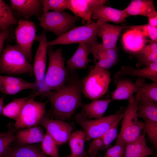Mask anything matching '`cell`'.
I'll return each mask as SVG.
<instances>
[{"label":"cell","instance_id":"obj_27","mask_svg":"<svg viewBox=\"0 0 157 157\" xmlns=\"http://www.w3.org/2000/svg\"><path fill=\"white\" fill-rule=\"evenodd\" d=\"M135 83L137 87V90L136 94L134 97L136 100L144 99L157 104V82L147 83L144 79L138 78Z\"/></svg>","mask_w":157,"mask_h":157},{"label":"cell","instance_id":"obj_41","mask_svg":"<svg viewBox=\"0 0 157 157\" xmlns=\"http://www.w3.org/2000/svg\"><path fill=\"white\" fill-rule=\"evenodd\" d=\"M106 147L104 145L101 137L95 139L90 143L86 153L89 157H92L97 155L100 150H103Z\"/></svg>","mask_w":157,"mask_h":157},{"label":"cell","instance_id":"obj_30","mask_svg":"<svg viewBox=\"0 0 157 157\" xmlns=\"http://www.w3.org/2000/svg\"><path fill=\"white\" fill-rule=\"evenodd\" d=\"M136 101L138 117L144 120H149L157 122V104L144 99H140Z\"/></svg>","mask_w":157,"mask_h":157},{"label":"cell","instance_id":"obj_22","mask_svg":"<svg viewBox=\"0 0 157 157\" xmlns=\"http://www.w3.org/2000/svg\"><path fill=\"white\" fill-rule=\"evenodd\" d=\"M123 10L127 17L139 15L148 17L157 12L152 0H131Z\"/></svg>","mask_w":157,"mask_h":157},{"label":"cell","instance_id":"obj_42","mask_svg":"<svg viewBox=\"0 0 157 157\" xmlns=\"http://www.w3.org/2000/svg\"><path fill=\"white\" fill-rule=\"evenodd\" d=\"M10 32L8 29L1 31L0 32V55L5 41L9 36Z\"/></svg>","mask_w":157,"mask_h":157},{"label":"cell","instance_id":"obj_4","mask_svg":"<svg viewBox=\"0 0 157 157\" xmlns=\"http://www.w3.org/2000/svg\"><path fill=\"white\" fill-rule=\"evenodd\" d=\"M108 70L95 65L81 80L82 93L86 97L92 100L99 99L107 92L110 81Z\"/></svg>","mask_w":157,"mask_h":157},{"label":"cell","instance_id":"obj_2","mask_svg":"<svg viewBox=\"0 0 157 157\" xmlns=\"http://www.w3.org/2000/svg\"><path fill=\"white\" fill-rule=\"evenodd\" d=\"M48 50L47 69L42 87L31 95L34 98L45 92L59 88L65 83L69 76V71L65 67L61 49L54 51L50 48Z\"/></svg>","mask_w":157,"mask_h":157},{"label":"cell","instance_id":"obj_18","mask_svg":"<svg viewBox=\"0 0 157 157\" xmlns=\"http://www.w3.org/2000/svg\"><path fill=\"white\" fill-rule=\"evenodd\" d=\"M150 41L139 33L131 29L126 31L122 37L124 49L129 52L137 54Z\"/></svg>","mask_w":157,"mask_h":157},{"label":"cell","instance_id":"obj_38","mask_svg":"<svg viewBox=\"0 0 157 157\" xmlns=\"http://www.w3.org/2000/svg\"><path fill=\"white\" fill-rule=\"evenodd\" d=\"M143 130L145 132L155 148L157 147V122L149 120H144Z\"/></svg>","mask_w":157,"mask_h":157},{"label":"cell","instance_id":"obj_12","mask_svg":"<svg viewBox=\"0 0 157 157\" xmlns=\"http://www.w3.org/2000/svg\"><path fill=\"white\" fill-rule=\"evenodd\" d=\"M36 40L39 44L37 50L33 67L34 74L36 79L35 83L38 89L42 86L45 74L47 63V53L48 48L45 30L36 37Z\"/></svg>","mask_w":157,"mask_h":157},{"label":"cell","instance_id":"obj_36","mask_svg":"<svg viewBox=\"0 0 157 157\" xmlns=\"http://www.w3.org/2000/svg\"><path fill=\"white\" fill-rule=\"evenodd\" d=\"M128 28L139 33L148 40L157 42V27L151 26L148 24L138 26H128Z\"/></svg>","mask_w":157,"mask_h":157},{"label":"cell","instance_id":"obj_39","mask_svg":"<svg viewBox=\"0 0 157 157\" xmlns=\"http://www.w3.org/2000/svg\"><path fill=\"white\" fill-rule=\"evenodd\" d=\"M123 117L119 118L115 121L111 127L101 137L104 144L106 147L108 146L117 137L118 126Z\"/></svg>","mask_w":157,"mask_h":157},{"label":"cell","instance_id":"obj_32","mask_svg":"<svg viewBox=\"0 0 157 157\" xmlns=\"http://www.w3.org/2000/svg\"><path fill=\"white\" fill-rule=\"evenodd\" d=\"M30 96L15 99L3 106L2 114L9 118L16 120L22 108Z\"/></svg>","mask_w":157,"mask_h":157},{"label":"cell","instance_id":"obj_33","mask_svg":"<svg viewBox=\"0 0 157 157\" xmlns=\"http://www.w3.org/2000/svg\"><path fill=\"white\" fill-rule=\"evenodd\" d=\"M16 22L11 8L3 1L0 0V30L8 29Z\"/></svg>","mask_w":157,"mask_h":157},{"label":"cell","instance_id":"obj_34","mask_svg":"<svg viewBox=\"0 0 157 157\" xmlns=\"http://www.w3.org/2000/svg\"><path fill=\"white\" fill-rule=\"evenodd\" d=\"M8 128L6 132L0 133V157H3L11 144L16 139L14 125L13 126L10 124L8 125Z\"/></svg>","mask_w":157,"mask_h":157},{"label":"cell","instance_id":"obj_21","mask_svg":"<svg viewBox=\"0 0 157 157\" xmlns=\"http://www.w3.org/2000/svg\"><path fill=\"white\" fill-rule=\"evenodd\" d=\"M116 88L111 94L112 101L127 100L133 99L137 87L135 83L126 79H115Z\"/></svg>","mask_w":157,"mask_h":157},{"label":"cell","instance_id":"obj_11","mask_svg":"<svg viewBox=\"0 0 157 157\" xmlns=\"http://www.w3.org/2000/svg\"><path fill=\"white\" fill-rule=\"evenodd\" d=\"M39 124L44 128L57 145L63 144L69 140L72 127L63 120L50 119L44 115Z\"/></svg>","mask_w":157,"mask_h":157},{"label":"cell","instance_id":"obj_7","mask_svg":"<svg viewBox=\"0 0 157 157\" xmlns=\"http://www.w3.org/2000/svg\"><path fill=\"white\" fill-rule=\"evenodd\" d=\"M128 102L122 118L121 131L117 138L126 144L140 136L144 126V123L138 120L137 101L135 97Z\"/></svg>","mask_w":157,"mask_h":157},{"label":"cell","instance_id":"obj_19","mask_svg":"<svg viewBox=\"0 0 157 157\" xmlns=\"http://www.w3.org/2000/svg\"><path fill=\"white\" fill-rule=\"evenodd\" d=\"M90 53L88 46L85 43L78 44L76 51L66 61L67 69L73 71L78 69H86L88 63L91 61L88 56Z\"/></svg>","mask_w":157,"mask_h":157},{"label":"cell","instance_id":"obj_37","mask_svg":"<svg viewBox=\"0 0 157 157\" xmlns=\"http://www.w3.org/2000/svg\"><path fill=\"white\" fill-rule=\"evenodd\" d=\"M43 13L50 10L54 12H63L67 9V0H43L40 1Z\"/></svg>","mask_w":157,"mask_h":157},{"label":"cell","instance_id":"obj_16","mask_svg":"<svg viewBox=\"0 0 157 157\" xmlns=\"http://www.w3.org/2000/svg\"><path fill=\"white\" fill-rule=\"evenodd\" d=\"M127 75L140 78H148L153 82L157 83V62L141 69H136L129 66H122L120 69L115 74V79L122 78Z\"/></svg>","mask_w":157,"mask_h":157},{"label":"cell","instance_id":"obj_43","mask_svg":"<svg viewBox=\"0 0 157 157\" xmlns=\"http://www.w3.org/2000/svg\"><path fill=\"white\" fill-rule=\"evenodd\" d=\"M148 24L150 26L157 27V12L148 17Z\"/></svg>","mask_w":157,"mask_h":157},{"label":"cell","instance_id":"obj_15","mask_svg":"<svg viewBox=\"0 0 157 157\" xmlns=\"http://www.w3.org/2000/svg\"><path fill=\"white\" fill-rule=\"evenodd\" d=\"M28 89H38L35 83H30L20 78L0 75V91L4 94L13 95Z\"/></svg>","mask_w":157,"mask_h":157},{"label":"cell","instance_id":"obj_44","mask_svg":"<svg viewBox=\"0 0 157 157\" xmlns=\"http://www.w3.org/2000/svg\"><path fill=\"white\" fill-rule=\"evenodd\" d=\"M3 98L1 97L0 98V115L2 112L3 107Z\"/></svg>","mask_w":157,"mask_h":157},{"label":"cell","instance_id":"obj_9","mask_svg":"<svg viewBox=\"0 0 157 157\" xmlns=\"http://www.w3.org/2000/svg\"><path fill=\"white\" fill-rule=\"evenodd\" d=\"M30 96L14 124L16 130L36 126L44 115L47 101H37L34 99V98Z\"/></svg>","mask_w":157,"mask_h":157},{"label":"cell","instance_id":"obj_46","mask_svg":"<svg viewBox=\"0 0 157 157\" xmlns=\"http://www.w3.org/2000/svg\"><path fill=\"white\" fill-rule=\"evenodd\" d=\"M96 156V155H95L93 156L92 157H95Z\"/></svg>","mask_w":157,"mask_h":157},{"label":"cell","instance_id":"obj_5","mask_svg":"<svg viewBox=\"0 0 157 157\" xmlns=\"http://www.w3.org/2000/svg\"><path fill=\"white\" fill-rule=\"evenodd\" d=\"M102 22L91 21L85 25L74 27L56 39L48 42V47L57 44H68L84 43L88 45L98 43L97 33Z\"/></svg>","mask_w":157,"mask_h":157},{"label":"cell","instance_id":"obj_26","mask_svg":"<svg viewBox=\"0 0 157 157\" xmlns=\"http://www.w3.org/2000/svg\"><path fill=\"white\" fill-rule=\"evenodd\" d=\"M3 157H47L36 146L31 144L10 146Z\"/></svg>","mask_w":157,"mask_h":157},{"label":"cell","instance_id":"obj_24","mask_svg":"<svg viewBox=\"0 0 157 157\" xmlns=\"http://www.w3.org/2000/svg\"><path fill=\"white\" fill-rule=\"evenodd\" d=\"M154 154L147 145L144 135H140L137 139L126 144L123 157H147Z\"/></svg>","mask_w":157,"mask_h":157},{"label":"cell","instance_id":"obj_20","mask_svg":"<svg viewBox=\"0 0 157 157\" xmlns=\"http://www.w3.org/2000/svg\"><path fill=\"white\" fill-rule=\"evenodd\" d=\"M10 2L12 8L17 10L20 15L25 17L39 15L42 10L40 1L11 0Z\"/></svg>","mask_w":157,"mask_h":157},{"label":"cell","instance_id":"obj_23","mask_svg":"<svg viewBox=\"0 0 157 157\" xmlns=\"http://www.w3.org/2000/svg\"><path fill=\"white\" fill-rule=\"evenodd\" d=\"M45 134L42 128L35 126L19 130L16 133L17 145H22L41 142Z\"/></svg>","mask_w":157,"mask_h":157},{"label":"cell","instance_id":"obj_45","mask_svg":"<svg viewBox=\"0 0 157 157\" xmlns=\"http://www.w3.org/2000/svg\"><path fill=\"white\" fill-rule=\"evenodd\" d=\"M67 157H79L74 156H72L71 155V156H68Z\"/></svg>","mask_w":157,"mask_h":157},{"label":"cell","instance_id":"obj_31","mask_svg":"<svg viewBox=\"0 0 157 157\" xmlns=\"http://www.w3.org/2000/svg\"><path fill=\"white\" fill-rule=\"evenodd\" d=\"M138 54L139 62L146 66L157 62V43L150 41Z\"/></svg>","mask_w":157,"mask_h":157},{"label":"cell","instance_id":"obj_35","mask_svg":"<svg viewBox=\"0 0 157 157\" xmlns=\"http://www.w3.org/2000/svg\"><path fill=\"white\" fill-rule=\"evenodd\" d=\"M41 142L42 151L45 155L51 157H58L57 145L53 138L47 131Z\"/></svg>","mask_w":157,"mask_h":157},{"label":"cell","instance_id":"obj_3","mask_svg":"<svg viewBox=\"0 0 157 157\" xmlns=\"http://www.w3.org/2000/svg\"><path fill=\"white\" fill-rule=\"evenodd\" d=\"M0 71L9 74L34 75L33 67L18 45L5 48L0 58Z\"/></svg>","mask_w":157,"mask_h":157},{"label":"cell","instance_id":"obj_1","mask_svg":"<svg viewBox=\"0 0 157 157\" xmlns=\"http://www.w3.org/2000/svg\"><path fill=\"white\" fill-rule=\"evenodd\" d=\"M65 83L59 88L42 94L50 102L57 120L69 119L83 106L81 80L74 72L69 71Z\"/></svg>","mask_w":157,"mask_h":157},{"label":"cell","instance_id":"obj_28","mask_svg":"<svg viewBox=\"0 0 157 157\" xmlns=\"http://www.w3.org/2000/svg\"><path fill=\"white\" fill-rule=\"evenodd\" d=\"M88 46L90 53L93 56L94 62L106 60H110L115 64L117 62L119 55L117 47L107 49L102 44H99V42Z\"/></svg>","mask_w":157,"mask_h":157},{"label":"cell","instance_id":"obj_8","mask_svg":"<svg viewBox=\"0 0 157 157\" xmlns=\"http://www.w3.org/2000/svg\"><path fill=\"white\" fill-rule=\"evenodd\" d=\"M44 30L52 32L58 37L75 27L78 20L76 16L64 12L43 13L38 17Z\"/></svg>","mask_w":157,"mask_h":157},{"label":"cell","instance_id":"obj_6","mask_svg":"<svg viewBox=\"0 0 157 157\" xmlns=\"http://www.w3.org/2000/svg\"><path fill=\"white\" fill-rule=\"evenodd\" d=\"M125 111L121 108L115 114L94 120L88 119L81 112L74 119L82 128L86 140L89 141L102 136L115 121L123 117Z\"/></svg>","mask_w":157,"mask_h":157},{"label":"cell","instance_id":"obj_17","mask_svg":"<svg viewBox=\"0 0 157 157\" xmlns=\"http://www.w3.org/2000/svg\"><path fill=\"white\" fill-rule=\"evenodd\" d=\"M127 17L123 10L101 5L95 8L91 15V18L103 23L111 22L117 24L125 22Z\"/></svg>","mask_w":157,"mask_h":157},{"label":"cell","instance_id":"obj_40","mask_svg":"<svg viewBox=\"0 0 157 157\" xmlns=\"http://www.w3.org/2000/svg\"><path fill=\"white\" fill-rule=\"evenodd\" d=\"M126 144L117 138L115 144L106 151L104 157H123Z\"/></svg>","mask_w":157,"mask_h":157},{"label":"cell","instance_id":"obj_14","mask_svg":"<svg viewBox=\"0 0 157 157\" xmlns=\"http://www.w3.org/2000/svg\"><path fill=\"white\" fill-rule=\"evenodd\" d=\"M128 26L115 25L104 22L101 24L97 30V36L101 38L102 44L107 49L117 48V43L119 36L124 29Z\"/></svg>","mask_w":157,"mask_h":157},{"label":"cell","instance_id":"obj_29","mask_svg":"<svg viewBox=\"0 0 157 157\" xmlns=\"http://www.w3.org/2000/svg\"><path fill=\"white\" fill-rule=\"evenodd\" d=\"M69 140L71 155L79 157H88L84 150L86 136L83 131L78 130L71 133Z\"/></svg>","mask_w":157,"mask_h":157},{"label":"cell","instance_id":"obj_25","mask_svg":"<svg viewBox=\"0 0 157 157\" xmlns=\"http://www.w3.org/2000/svg\"><path fill=\"white\" fill-rule=\"evenodd\" d=\"M111 98L95 99L90 103L83 105L81 112L88 119H99L102 117L110 103Z\"/></svg>","mask_w":157,"mask_h":157},{"label":"cell","instance_id":"obj_13","mask_svg":"<svg viewBox=\"0 0 157 157\" xmlns=\"http://www.w3.org/2000/svg\"><path fill=\"white\" fill-rule=\"evenodd\" d=\"M106 0H67V9L75 16L82 19L83 24H88L91 20L93 10L99 6L104 4Z\"/></svg>","mask_w":157,"mask_h":157},{"label":"cell","instance_id":"obj_10","mask_svg":"<svg viewBox=\"0 0 157 157\" xmlns=\"http://www.w3.org/2000/svg\"><path fill=\"white\" fill-rule=\"evenodd\" d=\"M36 27L32 22L21 20L15 31L18 45L29 62L32 59V47L36 40Z\"/></svg>","mask_w":157,"mask_h":157}]
</instances>
